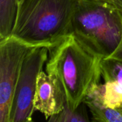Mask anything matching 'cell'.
<instances>
[{
    "mask_svg": "<svg viewBox=\"0 0 122 122\" xmlns=\"http://www.w3.org/2000/svg\"><path fill=\"white\" fill-rule=\"evenodd\" d=\"M102 59L72 34L64 36L49 47L46 72L54 86L57 113L66 104L71 109L77 108L100 84Z\"/></svg>",
    "mask_w": 122,
    "mask_h": 122,
    "instance_id": "6da1fadb",
    "label": "cell"
},
{
    "mask_svg": "<svg viewBox=\"0 0 122 122\" xmlns=\"http://www.w3.org/2000/svg\"><path fill=\"white\" fill-rule=\"evenodd\" d=\"M86 105L81 104L75 109H70L66 104L59 113L51 116L48 121L51 122H88L90 121L86 111Z\"/></svg>",
    "mask_w": 122,
    "mask_h": 122,
    "instance_id": "9c48e42d",
    "label": "cell"
},
{
    "mask_svg": "<svg viewBox=\"0 0 122 122\" xmlns=\"http://www.w3.org/2000/svg\"><path fill=\"white\" fill-rule=\"evenodd\" d=\"M33 104L34 111L41 112L47 120L57 113L54 86L50 76L43 70L37 78Z\"/></svg>",
    "mask_w": 122,
    "mask_h": 122,
    "instance_id": "52a82bcc",
    "label": "cell"
},
{
    "mask_svg": "<svg viewBox=\"0 0 122 122\" xmlns=\"http://www.w3.org/2000/svg\"><path fill=\"white\" fill-rule=\"evenodd\" d=\"M84 103L89 109L93 122H122V107L116 108L105 107L92 93L89 94Z\"/></svg>",
    "mask_w": 122,
    "mask_h": 122,
    "instance_id": "ba28073f",
    "label": "cell"
},
{
    "mask_svg": "<svg viewBox=\"0 0 122 122\" xmlns=\"http://www.w3.org/2000/svg\"><path fill=\"white\" fill-rule=\"evenodd\" d=\"M102 78L100 84L102 104L107 107L122 106V43L109 56L103 58L101 63Z\"/></svg>",
    "mask_w": 122,
    "mask_h": 122,
    "instance_id": "8992f818",
    "label": "cell"
},
{
    "mask_svg": "<svg viewBox=\"0 0 122 122\" xmlns=\"http://www.w3.org/2000/svg\"><path fill=\"white\" fill-rule=\"evenodd\" d=\"M48 56L49 47L41 46L34 48L25 57L14 90L9 122L32 121L37 78L47 61Z\"/></svg>",
    "mask_w": 122,
    "mask_h": 122,
    "instance_id": "277c9868",
    "label": "cell"
},
{
    "mask_svg": "<svg viewBox=\"0 0 122 122\" xmlns=\"http://www.w3.org/2000/svg\"><path fill=\"white\" fill-rule=\"evenodd\" d=\"M79 0H21L12 36L35 46L49 47L70 34Z\"/></svg>",
    "mask_w": 122,
    "mask_h": 122,
    "instance_id": "7a4b0ae2",
    "label": "cell"
},
{
    "mask_svg": "<svg viewBox=\"0 0 122 122\" xmlns=\"http://www.w3.org/2000/svg\"><path fill=\"white\" fill-rule=\"evenodd\" d=\"M70 34L92 52L105 58L122 43V14L94 0H79Z\"/></svg>",
    "mask_w": 122,
    "mask_h": 122,
    "instance_id": "3957f363",
    "label": "cell"
},
{
    "mask_svg": "<svg viewBox=\"0 0 122 122\" xmlns=\"http://www.w3.org/2000/svg\"><path fill=\"white\" fill-rule=\"evenodd\" d=\"M20 1H21V0H18V2H19Z\"/></svg>",
    "mask_w": 122,
    "mask_h": 122,
    "instance_id": "8fae6325",
    "label": "cell"
},
{
    "mask_svg": "<svg viewBox=\"0 0 122 122\" xmlns=\"http://www.w3.org/2000/svg\"><path fill=\"white\" fill-rule=\"evenodd\" d=\"M35 46L16 37L0 40V122H9L10 111L16 84L22 63Z\"/></svg>",
    "mask_w": 122,
    "mask_h": 122,
    "instance_id": "5b68a950",
    "label": "cell"
},
{
    "mask_svg": "<svg viewBox=\"0 0 122 122\" xmlns=\"http://www.w3.org/2000/svg\"><path fill=\"white\" fill-rule=\"evenodd\" d=\"M97 2L107 5L122 14V0H94Z\"/></svg>",
    "mask_w": 122,
    "mask_h": 122,
    "instance_id": "30bf717a",
    "label": "cell"
}]
</instances>
